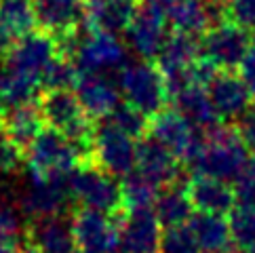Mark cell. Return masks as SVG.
I'll return each instance as SVG.
<instances>
[{
	"label": "cell",
	"instance_id": "38",
	"mask_svg": "<svg viewBox=\"0 0 255 253\" xmlns=\"http://www.w3.org/2000/svg\"><path fill=\"white\" fill-rule=\"evenodd\" d=\"M236 133H239L241 141L245 143V148L255 152V106L247 114H243L239 121H236Z\"/></svg>",
	"mask_w": 255,
	"mask_h": 253
},
{
	"label": "cell",
	"instance_id": "32",
	"mask_svg": "<svg viewBox=\"0 0 255 253\" xmlns=\"http://www.w3.org/2000/svg\"><path fill=\"white\" fill-rule=\"evenodd\" d=\"M108 121L112 125H116L123 133H127L129 137H133L135 141H139L141 137H145L150 131V119L145 114H141L139 110H135L133 106L121 102L116 106V110L108 116Z\"/></svg>",
	"mask_w": 255,
	"mask_h": 253
},
{
	"label": "cell",
	"instance_id": "13",
	"mask_svg": "<svg viewBox=\"0 0 255 253\" xmlns=\"http://www.w3.org/2000/svg\"><path fill=\"white\" fill-rule=\"evenodd\" d=\"M72 91L76 93L80 106L91 121H106L116 106L121 104V89L110 74H78V80Z\"/></svg>",
	"mask_w": 255,
	"mask_h": 253
},
{
	"label": "cell",
	"instance_id": "40",
	"mask_svg": "<svg viewBox=\"0 0 255 253\" xmlns=\"http://www.w3.org/2000/svg\"><path fill=\"white\" fill-rule=\"evenodd\" d=\"M177 2H179V0H141V4H148V6H152V8H158V11H162L165 15H167Z\"/></svg>",
	"mask_w": 255,
	"mask_h": 253
},
{
	"label": "cell",
	"instance_id": "16",
	"mask_svg": "<svg viewBox=\"0 0 255 253\" xmlns=\"http://www.w3.org/2000/svg\"><path fill=\"white\" fill-rule=\"evenodd\" d=\"M118 224H121L123 253H158L162 232L152 209L123 211Z\"/></svg>",
	"mask_w": 255,
	"mask_h": 253
},
{
	"label": "cell",
	"instance_id": "39",
	"mask_svg": "<svg viewBox=\"0 0 255 253\" xmlns=\"http://www.w3.org/2000/svg\"><path fill=\"white\" fill-rule=\"evenodd\" d=\"M239 72H241L239 76L243 78V83L247 85V89L253 95V102H255V49H251L247 55H245V59L239 66Z\"/></svg>",
	"mask_w": 255,
	"mask_h": 253
},
{
	"label": "cell",
	"instance_id": "21",
	"mask_svg": "<svg viewBox=\"0 0 255 253\" xmlns=\"http://www.w3.org/2000/svg\"><path fill=\"white\" fill-rule=\"evenodd\" d=\"M188 228L192 230L200 253H232L234 243L230 237V226L224 215L196 211L190 218Z\"/></svg>",
	"mask_w": 255,
	"mask_h": 253
},
{
	"label": "cell",
	"instance_id": "26",
	"mask_svg": "<svg viewBox=\"0 0 255 253\" xmlns=\"http://www.w3.org/2000/svg\"><path fill=\"white\" fill-rule=\"evenodd\" d=\"M2 121H4V129H6L8 139L15 141L19 148H28L44 129L42 114L34 104L21 106V108H11V110L2 116Z\"/></svg>",
	"mask_w": 255,
	"mask_h": 253
},
{
	"label": "cell",
	"instance_id": "10",
	"mask_svg": "<svg viewBox=\"0 0 255 253\" xmlns=\"http://www.w3.org/2000/svg\"><path fill=\"white\" fill-rule=\"evenodd\" d=\"M76 247L87 253H116L121 249V224L118 215L78 209L72 215Z\"/></svg>",
	"mask_w": 255,
	"mask_h": 253
},
{
	"label": "cell",
	"instance_id": "9",
	"mask_svg": "<svg viewBox=\"0 0 255 253\" xmlns=\"http://www.w3.org/2000/svg\"><path fill=\"white\" fill-rule=\"evenodd\" d=\"M57 57V44L49 32H30L2 53V68L19 72L40 83L44 70Z\"/></svg>",
	"mask_w": 255,
	"mask_h": 253
},
{
	"label": "cell",
	"instance_id": "4",
	"mask_svg": "<svg viewBox=\"0 0 255 253\" xmlns=\"http://www.w3.org/2000/svg\"><path fill=\"white\" fill-rule=\"evenodd\" d=\"M70 201V177H47L28 169L17 205H19V211L25 218L36 222L63 215Z\"/></svg>",
	"mask_w": 255,
	"mask_h": 253
},
{
	"label": "cell",
	"instance_id": "44",
	"mask_svg": "<svg viewBox=\"0 0 255 253\" xmlns=\"http://www.w3.org/2000/svg\"><path fill=\"white\" fill-rule=\"evenodd\" d=\"M91 2H102V0H89V2H87V4H91Z\"/></svg>",
	"mask_w": 255,
	"mask_h": 253
},
{
	"label": "cell",
	"instance_id": "30",
	"mask_svg": "<svg viewBox=\"0 0 255 253\" xmlns=\"http://www.w3.org/2000/svg\"><path fill=\"white\" fill-rule=\"evenodd\" d=\"M228 226L234 247L241 251H249L255 247V207L236 205L228 213Z\"/></svg>",
	"mask_w": 255,
	"mask_h": 253
},
{
	"label": "cell",
	"instance_id": "36",
	"mask_svg": "<svg viewBox=\"0 0 255 253\" xmlns=\"http://www.w3.org/2000/svg\"><path fill=\"white\" fill-rule=\"evenodd\" d=\"M228 19L243 25L245 30L255 28V0H224Z\"/></svg>",
	"mask_w": 255,
	"mask_h": 253
},
{
	"label": "cell",
	"instance_id": "12",
	"mask_svg": "<svg viewBox=\"0 0 255 253\" xmlns=\"http://www.w3.org/2000/svg\"><path fill=\"white\" fill-rule=\"evenodd\" d=\"M148 135L156 139L162 148H167L179 162H188L200 141V135L194 126L177 110H169V108L150 121Z\"/></svg>",
	"mask_w": 255,
	"mask_h": 253
},
{
	"label": "cell",
	"instance_id": "47",
	"mask_svg": "<svg viewBox=\"0 0 255 253\" xmlns=\"http://www.w3.org/2000/svg\"><path fill=\"white\" fill-rule=\"evenodd\" d=\"M232 253H234V251H232ZM236 253H243V251H236Z\"/></svg>",
	"mask_w": 255,
	"mask_h": 253
},
{
	"label": "cell",
	"instance_id": "5",
	"mask_svg": "<svg viewBox=\"0 0 255 253\" xmlns=\"http://www.w3.org/2000/svg\"><path fill=\"white\" fill-rule=\"evenodd\" d=\"M28 169L47 177H70L80 165V156L66 135L44 126L40 135L25 148Z\"/></svg>",
	"mask_w": 255,
	"mask_h": 253
},
{
	"label": "cell",
	"instance_id": "17",
	"mask_svg": "<svg viewBox=\"0 0 255 253\" xmlns=\"http://www.w3.org/2000/svg\"><path fill=\"white\" fill-rule=\"evenodd\" d=\"M32 6L36 25L53 36L76 30L87 19V0H32Z\"/></svg>",
	"mask_w": 255,
	"mask_h": 253
},
{
	"label": "cell",
	"instance_id": "11",
	"mask_svg": "<svg viewBox=\"0 0 255 253\" xmlns=\"http://www.w3.org/2000/svg\"><path fill=\"white\" fill-rule=\"evenodd\" d=\"M167 15L148 4H139L129 28L125 30V44L143 61H154L169 38Z\"/></svg>",
	"mask_w": 255,
	"mask_h": 253
},
{
	"label": "cell",
	"instance_id": "29",
	"mask_svg": "<svg viewBox=\"0 0 255 253\" xmlns=\"http://www.w3.org/2000/svg\"><path fill=\"white\" fill-rule=\"evenodd\" d=\"M123 188V207L125 211H135V209H152L154 201L160 192L152 182H148L141 173L133 171L121 182Z\"/></svg>",
	"mask_w": 255,
	"mask_h": 253
},
{
	"label": "cell",
	"instance_id": "24",
	"mask_svg": "<svg viewBox=\"0 0 255 253\" xmlns=\"http://www.w3.org/2000/svg\"><path fill=\"white\" fill-rule=\"evenodd\" d=\"M194 207L190 203L186 186H167L162 188L156 201H154L152 211L156 220L165 228H175V226H186L194 215Z\"/></svg>",
	"mask_w": 255,
	"mask_h": 253
},
{
	"label": "cell",
	"instance_id": "18",
	"mask_svg": "<svg viewBox=\"0 0 255 253\" xmlns=\"http://www.w3.org/2000/svg\"><path fill=\"white\" fill-rule=\"evenodd\" d=\"M25 241L38 253H76V239L72 230V220L55 218L36 220L25 232Z\"/></svg>",
	"mask_w": 255,
	"mask_h": 253
},
{
	"label": "cell",
	"instance_id": "28",
	"mask_svg": "<svg viewBox=\"0 0 255 253\" xmlns=\"http://www.w3.org/2000/svg\"><path fill=\"white\" fill-rule=\"evenodd\" d=\"M167 19H169V25L173 28V32H181V34H190V36L205 34L211 28L205 0H179L167 13Z\"/></svg>",
	"mask_w": 255,
	"mask_h": 253
},
{
	"label": "cell",
	"instance_id": "27",
	"mask_svg": "<svg viewBox=\"0 0 255 253\" xmlns=\"http://www.w3.org/2000/svg\"><path fill=\"white\" fill-rule=\"evenodd\" d=\"M42 85L36 78H30L8 68L0 70V104L6 110L21 106H32L38 99Z\"/></svg>",
	"mask_w": 255,
	"mask_h": 253
},
{
	"label": "cell",
	"instance_id": "41",
	"mask_svg": "<svg viewBox=\"0 0 255 253\" xmlns=\"http://www.w3.org/2000/svg\"><path fill=\"white\" fill-rule=\"evenodd\" d=\"M4 139H8V135H6V129H4V121H2V116H0V143H2Z\"/></svg>",
	"mask_w": 255,
	"mask_h": 253
},
{
	"label": "cell",
	"instance_id": "2",
	"mask_svg": "<svg viewBox=\"0 0 255 253\" xmlns=\"http://www.w3.org/2000/svg\"><path fill=\"white\" fill-rule=\"evenodd\" d=\"M118 89L125 104L133 106L152 121L167 108L169 91L165 85V76L152 61H127L118 72Z\"/></svg>",
	"mask_w": 255,
	"mask_h": 253
},
{
	"label": "cell",
	"instance_id": "22",
	"mask_svg": "<svg viewBox=\"0 0 255 253\" xmlns=\"http://www.w3.org/2000/svg\"><path fill=\"white\" fill-rule=\"evenodd\" d=\"M36 28L32 0H0V53Z\"/></svg>",
	"mask_w": 255,
	"mask_h": 253
},
{
	"label": "cell",
	"instance_id": "43",
	"mask_svg": "<svg viewBox=\"0 0 255 253\" xmlns=\"http://www.w3.org/2000/svg\"><path fill=\"white\" fill-rule=\"evenodd\" d=\"M243 253H255V247H253V249H249V251H243Z\"/></svg>",
	"mask_w": 255,
	"mask_h": 253
},
{
	"label": "cell",
	"instance_id": "33",
	"mask_svg": "<svg viewBox=\"0 0 255 253\" xmlns=\"http://www.w3.org/2000/svg\"><path fill=\"white\" fill-rule=\"evenodd\" d=\"M158 253H200L192 230L186 226H175V228H165L160 234Z\"/></svg>",
	"mask_w": 255,
	"mask_h": 253
},
{
	"label": "cell",
	"instance_id": "37",
	"mask_svg": "<svg viewBox=\"0 0 255 253\" xmlns=\"http://www.w3.org/2000/svg\"><path fill=\"white\" fill-rule=\"evenodd\" d=\"M25 160V152L15 141L4 139L0 143V175H11L21 169Z\"/></svg>",
	"mask_w": 255,
	"mask_h": 253
},
{
	"label": "cell",
	"instance_id": "19",
	"mask_svg": "<svg viewBox=\"0 0 255 253\" xmlns=\"http://www.w3.org/2000/svg\"><path fill=\"white\" fill-rule=\"evenodd\" d=\"M190 203L200 213H213V215H226L236 207L234 188L222 182V179L194 175L186 186Z\"/></svg>",
	"mask_w": 255,
	"mask_h": 253
},
{
	"label": "cell",
	"instance_id": "42",
	"mask_svg": "<svg viewBox=\"0 0 255 253\" xmlns=\"http://www.w3.org/2000/svg\"><path fill=\"white\" fill-rule=\"evenodd\" d=\"M249 36H251V49H255V28L249 30Z\"/></svg>",
	"mask_w": 255,
	"mask_h": 253
},
{
	"label": "cell",
	"instance_id": "14",
	"mask_svg": "<svg viewBox=\"0 0 255 253\" xmlns=\"http://www.w3.org/2000/svg\"><path fill=\"white\" fill-rule=\"evenodd\" d=\"M135 171L141 173L148 182L156 188L167 186H181V167L179 160L171 154L167 148H162L156 139L145 135L137 141V165Z\"/></svg>",
	"mask_w": 255,
	"mask_h": 253
},
{
	"label": "cell",
	"instance_id": "46",
	"mask_svg": "<svg viewBox=\"0 0 255 253\" xmlns=\"http://www.w3.org/2000/svg\"><path fill=\"white\" fill-rule=\"evenodd\" d=\"M76 253H87V251H76Z\"/></svg>",
	"mask_w": 255,
	"mask_h": 253
},
{
	"label": "cell",
	"instance_id": "1",
	"mask_svg": "<svg viewBox=\"0 0 255 253\" xmlns=\"http://www.w3.org/2000/svg\"><path fill=\"white\" fill-rule=\"evenodd\" d=\"M249 158V150L245 148L234 126L220 123L211 131L200 135L198 146L186 165L194 175L234 184Z\"/></svg>",
	"mask_w": 255,
	"mask_h": 253
},
{
	"label": "cell",
	"instance_id": "15",
	"mask_svg": "<svg viewBox=\"0 0 255 253\" xmlns=\"http://www.w3.org/2000/svg\"><path fill=\"white\" fill-rule=\"evenodd\" d=\"M209 99L215 108L220 121H239L253 108V95L243 83V78L234 72H220L211 85L207 87Z\"/></svg>",
	"mask_w": 255,
	"mask_h": 253
},
{
	"label": "cell",
	"instance_id": "6",
	"mask_svg": "<svg viewBox=\"0 0 255 253\" xmlns=\"http://www.w3.org/2000/svg\"><path fill=\"white\" fill-rule=\"evenodd\" d=\"M97 167H102L114 177H127L137 165V141L123 133L110 121H99L93 125V158Z\"/></svg>",
	"mask_w": 255,
	"mask_h": 253
},
{
	"label": "cell",
	"instance_id": "34",
	"mask_svg": "<svg viewBox=\"0 0 255 253\" xmlns=\"http://www.w3.org/2000/svg\"><path fill=\"white\" fill-rule=\"evenodd\" d=\"M0 241L13 243V245H23L25 237L21 234V224L17 218V211L0 196Z\"/></svg>",
	"mask_w": 255,
	"mask_h": 253
},
{
	"label": "cell",
	"instance_id": "31",
	"mask_svg": "<svg viewBox=\"0 0 255 253\" xmlns=\"http://www.w3.org/2000/svg\"><path fill=\"white\" fill-rule=\"evenodd\" d=\"M78 74L80 72L74 66V61L57 55L49 63V68L44 70L40 85H42V89H47V91H61V89H70L72 91L78 80Z\"/></svg>",
	"mask_w": 255,
	"mask_h": 253
},
{
	"label": "cell",
	"instance_id": "7",
	"mask_svg": "<svg viewBox=\"0 0 255 253\" xmlns=\"http://www.w3.org/2000/svg\"><path fill=\"white\" fill-rule=\"evenodd\" d=\"M74 66L80 74L93 72V74H110L121 72L127 63V44L114 34L99 32L87 25V30H80V42L74 53Z\"/></svg>",
	"mask_w": 255,
	"mask_h": 253
},
{
	"label": "cell",
	"instance_id": "35",
	"mask_svg": "<svg viewBox=\"0 0 255 253\" xmlns=\"http://www.w3.org/2000/svg\"><path fill=\"white\" fill-rule=\"evenodd\" d=\"M234 196L236 205L255 207V156L247 160L241 175L234 179Z\"/></svg>",
	"mask_w": 255,
	"mask_h": 253
},
{
	"label": "cell",
	"instance_id": "8",
	"mask_svg": "<svg viewBox=\"0 0 255 253\" xmlns=\"http://www.w3.org/2000/svg\"><path fill=\"white\" fill-rule=\"evenodd\" d=\"M251 51L249 30L234 21H226L209 28L200 38V57L211 61L220 72H232L241 66Z\"/></svg>",
	"mask_w": 255,
	"mask_h": 253
},
{
	"label": "cell",
	"instance_id": "3",
	"mask_svg": "<svg viewBox=\"0 0 255 253\" xmlns=\"http://www.w3.org/2000/svg\"><path fill=\"white\" fill-rule=\"evenodd\" d=\"M70 194L80 205V209H93L108 215H121L125 211L118 177L110 175L95 162L76 167L70 175Z\"/></svg>",
	"mask_w": 255,
	"mask_h": 253
},
{
	"label": "cell",
	"instance_id": "23",
	"mask_svg": "<svg viewBox=\"0 0 255 253\" xmlns=\"http://www.w3.org/2000/svg\"><path fill=\"white\" fill-rule=\"evenodd\" d=\"M173 102H175V110L184 116L196 131L207 133V131H211L213 126L220 125V116H217L205 87H198V85L188 87L173 97Z\"/></svg>",
	"mask_w": 255,
	"mask_h": 253
},
{
	"label": "cell",
	"instance_id": "25",
	"mask_svg": "<svg viewBox=\"0 0 255 253\" xmlns=\"http://www.w3.org/2000/svg\"><path fill=\"white\" fill-rule=\"evenodd\" d=\"M198 57H200V40H196V36L171 32L160 55L156 57V66L162 74H169V72L190 68Z\"/></svg>",
	"mask_w": 255,
	"mask_h": 253
},
{
	"label": "cell",
	"instance_id": "48",
	"mask_svg": "<svg viewBox=\"0 0 255 253\" xmlns=\"http://www.w3.org/2000/svg\"><path fill=\"white\" fill-rule=\"evenodd\" d=\"M116 253H118V251H116ZM121 253H123V251H121Z\"/></svg>",
	"mask_w": 255,
	"mask_h": 253
},
{
	"label": "cell",
	"instance_id": "20",
	"mask_svg": "<svg viewBox=\"0 0 255 253\" xmlns=\"http://www.w3.org/2000/svg\"><path fill=\"white\" fill-rule=\"evenodd\" d=\"M137 0H102L87 4V25L108 34H125L137 13Z\"/></svg>",
	"mask_w": 255,
	"mask_h": 253
},
{
	"label": "cell",
	"instance_id": "45",
	"mask_svg": "<svg viewBox=\"0 0 255 253\" xmlns=\"http://www.w3.org/2000/svg\"><path fill=\"white\" fill-rule=\"evenodd\" d=\"M2 110H4V108H2V104H0V112H2Z\"/></svg>",
	"mask_w": 255,
	"mask_h": 253
}]
</instances>
